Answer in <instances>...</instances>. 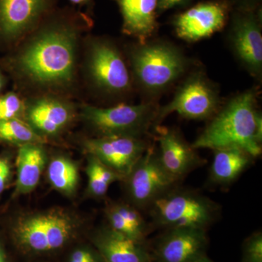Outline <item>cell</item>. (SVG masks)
Here are the masks:
<instances>
[{"mask_svg":"<svg viewBox=\"0 0 262 262\" xmlns=\"http://www.w3.org/2000/svg\"><path fill=\"white\" fill-rule=\"evenodd\" d=\"M191 1L192 0H158L157 11H165L175 7L187 4Z\"/></svg>","mask_w":262,"mask_h":262,"instance_id":"obj_29","label":"cell"},{"mask_svg":"<svg viewBox=\"0 0 262 262\" xmlns=\"http://www.w3.org/2000/svg\"><path fill=\"white\" fill-rule=\"evenodd\" d=\"M229 5L225 1L199 3L177 15L174 27L178 37L187 41L208 37L225 27Z\"/></svg>","mask_w":262,"mask_h":262,"instance_id":"obj_12","label":"cell"},{"mask_svg":"<svg viewBox=\"0 0 262 262\" xmlns=\"http://www.w3.org/2000/svg\"><path fill=\"white\" fill-rule=\"evenodd\" d=\"M91 23L89 15L72 8L54 10L4 64L32 87L66 89L75 80L81 34Z\"/></svg>","mask_w":262,"mask_h":262,"instance_id":"obj_1","label":"cell"},{"mask_svg":"<svg viewBox=\"0 0 262 262\" xmlns=\"http://www.w3.org/2000/svg\"><path fill=\"white\" fill-rule=\"evenodd\" d=\"M262 120L253 92L239 95L215 115L192 146L194 149L237 148L256 158L261 154Z\"/></svg>","mask_w":262,"mask_h":262,"instance_id":"obj_2","label":"cell"},{"mask_svg":"<svg viewBox=\"0 0 262 262\" xmlns=\"http://www.w3.org/2000/svg\"><path fill=\"white\" fill-rule=\"evenodd\" d=\"M70 1L73 5H80V6H83V5L90 6L91 5L92 0H70Z\"/></svg>","mask_w":262,"mask_h":262,"instance_id":"obj_31","label":"cell"},{"mask_svg":"<svg viewBox=\"0 0 262 262\" xmlns=\"http://www.w3.org/2000/svg\"><path fill=\"white\" fill-rule=\"evenodd\" d=\"M106 215L110 228L144 244L149 227L139 208L134 205L113 203L106 208Z\"/></svg>","mask_w":262,"mask_h":262,"instance_id":"obj_21","label":"cell"},{"mask_svg":"<svg viewBox=\"0 0 262 262\" xmlns=\"http://www.w3.org/2000/svg\"><path fill=\"white\" fill-rule=\"evenodd\" d=\"M216 107L213 90L201 77H194L179 89L171 102L158 110L155 122L174 113L189 120H205L214 115Z\"/></svg>","mask_w":262,"mask_h":262,"instance_id":"obj_11","label":"cell"},{"mask_svg":"<svg viewBox=\"0 0 262 262\" xmlns=\"http://www.w3.org/2000/svg\"><path fill=\"white\" fill-rule=\"evenodd\" d=\"M122 16V30L145 44L157 27L158 0H117Z\"/></svg>","mask_w":262,"mask_h":262,"instance_id":"obj_18","label":"cell"},{"mask_svg":"<svg viewBox=\"0 0 262 262\" xmlns=\"http://www.w3.org/2000/svg\"><path fill=\"white\" fill-rule=\"evenodd\" d=\"M241 262H262V232H253L243 244Z\"/></svg>","mask_w":262,"mask_h":262,"instance_id":"obj_26","label":"cell"},{"mask_svg":"<svg viewBox=\"0 0 262 262\" xmlns=\"http://www.w3.org/2000/svg\"><path fill=\"white\" fill-rule=\"evenodd\" d=\"M69 262H103L99 253L89 248H79L71 253Z\"/></svg>","mask_w":262,"mask_h":262,"instance_id":"obj_27","label":"cell"},{"mask_svg":"<svg viewBox=\"0 0 262 262\" xmlns=\"http://www.w3.org/2000/svg\"><path fill=\"white\" fill-rule=\"evenodd\" d=\"M234 46L241 59L253 71L262 64V35L259 16L253 9L241 10L233 20Z\"/></svg>","mask_w":262,"mask_h":262,"instance_id":"obj_16","label":"cell"},{"mask_svg":"<svg viewBox=\"0 0 262 262\" xmlns=\"http://www.w3.org/2000/svg\"><path fill=\"white\" fill-rule=\"evenodd\" d=\"M46 163L47 157L42 143L20 146L16 158L15 194H28L37 187Z\"/></svg>","mask_w":262,"mask_h":262,"instance_id":"obj_19","label":"cell"},{"mask_svg":"<svg viewBox=\"0 0 262 262\" xmlns=\"http://www.w3.org/2000/svg\"><path fill=\"white\" fill-rule=\"evenodd\" d=\"M0 262H7L6 256L1 247H0Z\"/></svg>","mask_w":262,"mask_h":262,"instance_id":"obj_33","label":"cell"},{"mask_svg":"<svg viewBox=\"0 0 262 262\" xmlns=\"http://www.w3.org/2000/svg\"><path fill=\"white\" fill-rule=\"evenodd\" d=\"M233 1L238 2L242 5V9L241 10H249L253 9V4L258 0H233Z\"/></svg>","mask_w":262,"mask_h":262,"instance_id":"obj_30","label":"cell"},{"mask_svg":"<svg viewBox=\"0 0 262 262\" xmlns=\"http://www.w3.org/2000/svg\"><path fill=\"white\" fill-rule=\"evenodd\" d=\"M209 170V182L217 187L233 184L253 163L255 159L244 150L228 148L214 150Z\"/></svg>","mask_w":262,"mask_h":262,"instance_id":"obj_20","label":"cell"},{"mask_svg":"<svg viewBox=\"0 0 262 262\" xmlns=\"http://www.w3.org/2000/svg\"><path fill=\"white\" fill-rule=\"evenodd\" d=\"M123 181L133 205L149 208L153 202L176 187L178 182L163 168L154 146H149Z\"/></svg>","mask_w":262,"mask_h":262,"instance_id":"obj_7","label":"cell"},{"mask_svg":"<svg viewBox=\"0 0 262 262\" xmlns=\"http://www.w3.org/2000/svg\"><path fill=\"white\" fill-rule=\"evenodd\" d=\"M77 224L69 213L52 210L20 217L13 233L19 246L27 251L48 252L59 249L70 241Z\"/></svg>","mask_w":262,"mask_h":262,"instance_id":"obj_4","label":"cell"},{"mask_svg":"<svg viewBox=\"0 0 262 262\" xmlns=\"http://www.w3.org/2000/svg\"><path fill=\"white\" fill-rule=\"evenodd\" d=\"M194 262H213L212 260L210 259L207 257V256H204V257L200 258V259L196 260V261Z\"/></svg>","mask_w":262,"mask_h":262,"instance_id":"obj_34","label":"cell"},{"mask_svg":"<svg viewBox=\"0 0 262 262\" xmlns=\"http://www.w3.org/2000/svg\"><path fill=\"white\" fill-rule=\"evenodd\" d=\"M94 243L103 262H151L152 256L144 244L137 242L110 227L95 234Z\"/></svg>","mask_w":262,"mask_h":262,"instance_id":"obj_17","label":"cell"},{"mask_svg":"<svg viewBox=\"0 0 262 262\" xmlns=\"http://www.w3.org/2000/svg\"><path fill=\"white\" fill-rule=\"evenodd\" d=\"M11 178V164L6 157L0 156V194L9 184Z\"/></svg>","mask_w":262,"mask_h":262,"instance_id":"obj_28","label":"cell"},{"mask_svg":"<svg viewBox=\"0 0 262 262\" xmlns=\"http://www.w3.org/2000/svg\"><path fill=\"white\" fill-rule=\"evenodd\" d=\"M158 141L160 163L177 182L205 164V160L196 152V149L188 144L177 131L159 127Z\"/></svg>","mask_w":262,"mask_h":262,"instance_id":"obj_14","label":"cell"},{"mask_svg":"<svg viewBox=\"0 0 262 262\" xmlns=\"http://www.w3.org/2000/svg\"><path fill=\"white\" fill-rule=\"evenodd\" d=\"M0 141L21 146L30 143L42 144L43 139L29 124L20 119H13L0 121Z\"/></svg>","mask_w":262,"mask_h":262,"instance_id":"obj_24","label":"cell"},{"mask_svg":"<svg viewBox=\"0 0 262 262\" xmlns=\"http://www.w3.org/2000/svg\"><path fill=\"white\" fill-rule=\"evenodd\" d=\"M158 110L151 103L120 104L113 107L84 106L82 117L98 134L106 136L139 137L155 122Z\"/></svg>","mask_w":262,"mask_h":262,"instance_id":"obj_5","label":"cell"},{"mask_svg":"<svg viewBox=\"0 0 262 262\" xmlns=\"http://www.w3.org/2000/svg\"><path fill=\"white\" fill-rule=\"evenodd\" d=\"M5 82H6L5 77H4V75L2 74V72H0V92H1L3 89H4Z\"/></svg>","mask_w":262,"mask_h":262,"instance_id":"obj_32","label":"cell"},{"mask_svg":"<svg viewBox=\"0 0 262 262\" xmlns=\"http://www.w3.org/2000/svg\"><path fill=\"white\" fill-rule=\"evenodd\" d=\"M86 171L89 178V192L95 198L104 196L112 184L124 180L122 176L91 155Z\"/></svg>","mask_w":262,"mask_h":262,"instance_id":"obj_23","label":"cell"},{"mask_svg":"<svg viewBox=\"0 0 262 262\" xmlns=\"http://www.w3.org/2000/svg\"><path fill=\"white\" fill-rule=\"evenodd\" d=\"M132 64L138 80L145 89L168 87L184 72L185 63L175 48L166 45L143 46L133 53Z\"/></svg>","mask_w":262,"mask_h":262,"instance_id":"obj_6","label":"cell"},{"mask_svg":"<svg viewBox=\"0 0 262 262\" xmlns=\"http://www.w3.org/2000/svg\"><path fill=\"white\" fill-rule=\"evenodd\" d=\"M88 70L96 85L110 93H122L130 87V74L125 62L111 44L96 41L90 48Z\"/></svg>","mask_w":262,"mask_h":262,"instance_id":"obj_10","label":"cell"},{"mask_svg":"<svg viewBox=\"0 0 262 262\" xmlns=\"http://www.w3.org/2000/svg\"><path fill=\"white\" fill-rule=\"evenodd\" d=\"M25 110L21 98L15 93L0 96V121L20 119Z\"/></svg>","mask_w":262,"mask_h":262,"instance_id":"obj_25","label":"cell"},{"mask_svg":"<svg viewBox=\"0 0 262 262\" xmlns=\"http://www.w3.org/2000/svg\"><path fill=\"white\" fill-rule=\"evenodd\" d=\"M149 145L141 138L106 136L88 139L84 149L89 155L120 174L125 179Z\"/></svg>","mask_w":262,"mask_h":262,"instance_id":"obj_9","label":"cell"},{"mask_svg":"<svg viewBox=\"0 0 262 262\" xmlns=\"http://www.w3.org/2000/svg\"><path fill=\"white\" fill-rule=\"evenodd\" d=\"M48 178L51 185L58 192L72 195L78 185V167L69 158L57 157L50 162Z\"/></svg>","mask_w":262,"mask_h":262,"instance_id":"obj_22","label":"cell"},{"mask_svg":"<svg viewBox=\"0 0 262 262\" xmlns=\"http://www.w3.org/2000/svg\"><path fill=\"white\" fill-rule=\"evenodd\" d=\"M206 230L173 228L158 239L153 253L157 262H194L206 256Z\"/></svg>","mask_w":262,"mask_h":262,"instance_id":"obj_13","label":"cell"},{"mask_svg":"<svg viewBox=\"0 0 262 262\" xmlns=\"http://www.w3.org/2000/svg\"><path fill=\"white\" fill-rule=\"evenodd\" d=\"M57 0H0V44L27 37L55 10Z\"/></svg>","mask_w":262,"mask_h":262,"instance_id":"obj_8","label":"cell"},{"mask_svg":"<svg viewBox=\"0 0 262 262\" xmlns=\"http://www.w3.org/2000/svg\"><path fill=\"white\" fill-rule=\"evenodd\" d=\"M29 126L41 136H54L72 121L74 110L70 103L54 96L33 100L26 108Z\"/></svg>","mask_w":262,"mask_h":262,"instance_id":"obj_15","label":"cell"},{"mask_svg":"<svg viewBox=\"0 0 262 262\" xmlns=\"http://www.w3.org/2000/svg\"><path fill=\"white\" fill-rule=\"evenodd\" d=\"M176 186L148 208L153 225L165 229H207L220 215V205L208 196Z\"/></svg>","mask_w":262,"mask_h":262,"instance_id":"obj_3","label":"cell"}]
</instances>
